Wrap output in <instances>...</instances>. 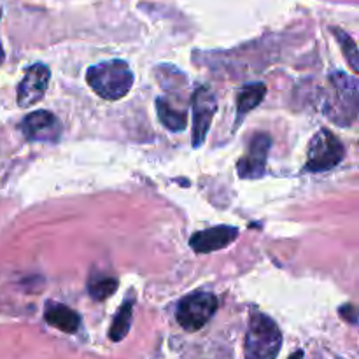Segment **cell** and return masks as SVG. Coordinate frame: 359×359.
I'll return each mask as SVG.
<instances>
[{"mask_svg": "<svg viewBox=\"0 0 359 359\" xmlns=\"http://www.w3.org/2000/svg\"><path fill=\"white\" fill-rule=\"evenodd\" d=\"M238 237V228L233 226H214L209 230L198 231L189 238V245L195 249L198 255H207V252L221 251L226 249L235 238Z\"/></svg>", "mask_w": 359, "mask_h": 359, "instance_id": "cell-10", "label": "cell"}, {"mask_svg": "<svg viewBox=\"0 0 359 359\" xmlns=\"http://www.w3.org/2000/svg\"><path fill=\"white\" fill-rule=\"evenodd\" d=\"M265 95H266V86L263 83L248 84V86H244L241 91H238V97H237L238 123H241L242 116L251 112L252 109L258 107V105L262 104Z\"/></svg>", "mask_w": 359, "mask_h": 359, "instance_id": "cell-13", "label": "cell"}, {"mask_svg": "<svg viewBox=\"0 0 359 359\" xmlns=\"http://www.w3.org/2000/svg\"><path fill=\"white\" fill-rule=\"evenodd\" d=\"M156 112L160 121L167 126L170 132H182L188 126V112L184 109L175 107L168 102V98L160 97L156 100Z\"/></svg>", "mask_w": 359, "mask_h": 359, "instance_id": "cell-12", "label": "cell"}, {"mask_svg": "<svg viewBox=\"0 0 359 359\" xmlns=\"http://www.w3.org/2000/svg\"><path fill=\"white\" fill-rule=\"evenodd\" d=\"M44 319L49 326L63 333H76L81 325V318L77 312H74L67 305L56 304V302H48L46 304Z\"/></svg>", "mask_w": 359, "mask_h": 359, "instance_id": "cell-11", "label": "cell"}, {"mask_svg": "<svg viewBox=\"0 0 359 359\" xmlns=\"http://www.w3.org/2000/svg\"><path fill=\"white\" fill-rule=\"evenodd\" d=\"M49 79H51V72L44 63H35L28 67L23 79L18 84V105L28 109L41 102L48 91Z\"/></svg>", "mask_w": 359, "mask_h": 359, "instance_id": "cell-8", "label": "cell"}, {"mask_svg": "<svg viewBox=\"0 0 359 359\" xmlns=\"http://www.w3.org/2000/svg\"><path fill=\"white\" fill-rule=\"evenodd\" d=\"M20 128L25 139L35 142H56L62 135V123L49 111L30 112L21 121Z\"/></svg>", "mask_w": 359, "mask_h": 359, "instance_id": "cell-9", "label": "cell"}, {"mask_svg": "<svg viewBox=\"0 0 359 359\" xmlns=\"http://www.w3.org/2000/svg\"><path fill=\"white\" fill-rule=\"evenodd\" d=\"M86 81L91 90L107 100H119L132 90L135 77L128 63L123 60H109L88 69Z\"/></svg>", "mask_w": 359, "mask_h": 359, "instance_id": "cell-2", "label": "cell"}, {"mask_svg": "<svg viewBox=\"0 0 359 359\" xmlns=\"http://www.w3.org/2000/svg\"><path fill=\"white\" fill-rule=\"evenodd\" d=\"M217 311V298L209 291H196L182 298L175 311V319L186 332H198Z\"/></svg>", "mask_w": 359, "mask_h": 359, "instance_id": "cell-4", "label": "cell"}, {"mask_svg": "<svg viewBox=\"0 0 359 359\" xmlns=\"http://www.w3.org/2000/svg\"><path fill=\"white\" fill-rule=\"evenodd\" d=\"M270 146L272 140L269 133H256L252 137L248 151L237 163V172L242 179H259L265 175Z\"/></svg>", "mask_w": 359, "mask_h": 359, "instance_id": "cell-7", "label": "cell"}, {"mask_svg": "<svg viewBox=\"0 0 359 359\" xmlns=\"http://www.w3.org/2000/svg\"><path fill=\"white\" fill-rule=\"evenodd\" d=\"M359 86L356 77L333 72L328 77V90L323 102V112L339 126H351L358 119Z\"/></svg>", "mask_w": 359, "mask_h": 359, "instance_id": "cell-1", "label": "cell"}, {"mask_svg": "<svg viewBox=\"0 0 359 359\" xmlns=\"http://www.w3.org/2000/svg\"><path fill=\"white\" fill-rule=\"evenodd\" d=\"M333 34H335L337 41H339L340 48H342V51H344V56H346L347 62H349L351 69H353L354 72H358L359 70V53H358L356 42L353 41V37H351L349 34L339 30V28H333Z\"/></svg>", "mask_w": 359, "mask_h": 359, "instance_id": "cell-16", "label": "cell"}, {"mask_svg": "<svg viewBox=\"0 0 359 359\" xmlns=\"http://www.w3.org/2000/svg\"><path fill=\"white\" fill-rule=\"evenodd\" d=\"M4 60V49H2V44H0V62Z\"/></svg>", "mask_w": 359, "mask_h": 359, "instance_id": "cell-19", "label": "cell"}, {"mask_svg": "<svg viewBox=\"0 0 359 359\" xmlns=\"http://www.w3.org/2000/svg\"><path fill=\"white\" fill-rule=\"evenodd\" d=\"M290 359H304V353H302V351H297Z\"/></svg>", "mask_w": 359, "mask_h": 359, "instance_id": "cell-18", "label": "cell"}, {"mask_svg": "<svg viewBox=\"0 0 359 359\" xmlns=\"http://www.w3.org/2000/svg\"><path fill=\"white\" fill-rule=\"evenodd\" d=\"M193 109V146L200 147L207 139L214 114L217 111V98L214 91L207 86L196 88L191 95Z\"/></svg>", "mask_w": 359, "mask_h": 359, "instance_id": "cell-6", "label": "cell"}, {"mask_svg": "<svg viewBox=\"0 0 359 359\" xmlns=\"http://www.w3.org/2000/svg\"><path fill=\"white\" fill-rule=\"evenodd\" d=\"M118 290V279L116 277H107V276H95L91 277L90 283H88V293L93 300L102 302L105 298L112 297Z\"/></svg>", "mask_w": 359, "mask_h": 359, "instance_id": "cell-15", "label": "cell"}, {"mask_svg": "<svg viewBox=\"0 0 359 359\" xmlns=\"http://www.w3.org/2000/svg\"><path fill=\"white\" fill-rule=\"evenodd\" d=\"M132 319H133V302L126 300L125 304H123V307L118 311V314H116L111 330H109V337H111L112 342H119V340H123L126 335H128L130 326H132Z\"/></svg>", "mask_w": 359, "mask_h": 359, "instance_id": "cell-14", "label": "cell"}, {"mask_svg": "<svg viewBox=\"0 0 359 359\" xmlns=\"http://www.w3.org/2000/svg\"><path fill=\"white\" fill-rule=\"evenodd\" d=\"M340 316H342L347 323H351V325H358V314L356 309H354L353 305H344V307L340 309Z\"/></svg>", "mask_w": 359, "mask_h": 359, "instance_id": "cell-17", "label": "cell"}, {"mask_svg": "<svg viewBox=\"0 0 359 359\" xmlns=\"http://www.w3.org/2000/svg\"><path fill=\"white\" fill-rule=\"evenodd\" d=\"M344 154H346V147L340 142L339 137L333 135L328 130H319V132L312 137L311 144H309L305 170H332L333 167H337V165L344 160Z\"/></svg>", "mask_w": 359, "mask_h": 359, "instance_id": "cell-5", "label": "cell"}, {"mask_svg": "<svg viewBox=\"0 0 359 359\" xmlns=\"http://www.w3.org/2000/svg\"><path fill=\"white\" fill-rule=\"evenodd\" d=\"M283 335L276 321L265 314H252L245 335V359H277Z\"/></svg>", "mask_w": 359, "mask_h": 359, "instance_id": "cell-3", "label": "cell"}]
</instances>
